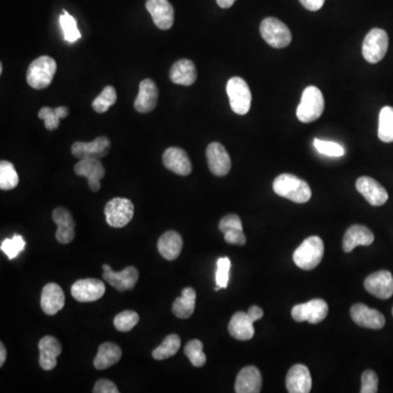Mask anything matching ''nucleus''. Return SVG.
I'll use <instances>...</instances> for the list:
<instances>
[{"mask_svg": "<svg viewBox=\"0 0 393 393\" xmlns=\"http://www.w3.org/2000/svg\"><path fill=\"white\" fill-rule=\"evenodd\" d=\"M273 191L276 195L295 203H306L311 198L309 184L292 174H282L273 181Z\"/></svg>", "mask_w": 393, "mask_h": 393, "instance_id": "obj_1", "label": "nucleus"}, {"mask_svg": "<svg viewBox=\"0 0 393 393\" xmlns=\"http://www.w3.org/2000/svg\"><path fill=\"white\" fill-rule=\"evenodd\" d=\"M325 246L318 236L306 238L301 246L294 251L293 260L298 268L313 270L322 260Z\"/></svg>", "mask_w": 393, "mask_h": 393, "instance_id": "obj_2", "label": "nucleus"}, {"mask_svg": "<svg viewBox=\"0 0 393 393\" xmlns=\"http://www.w3.org/2000/svg\"><path fill=\"white\" fill-rule=\"evenodd\" d=\"M325 110V98L322 92L317 87H307L302 96L301 103L296 110L298 121L309 124L315 121L322 115Z\"/></svg>", "mask_w": 393, "mask_h": 393, "instance_id": "obj_3", "label": "nucleus"}, {"mask_svg": "<svg viewBox=\"0 0 393 393\" xmlns=\"http://www.w3.org/2000/svg\"><path fill=\"white\" fill-rule=\"evenodd\" d=\"M57 64L50 56H40L29 66L27 80L31 88L44 90L53 81Z\"/></svg>", "mask_w": 393, "mask_h": 393, "instance_id": "obj_4", "label": "nucleus"}, {"mask_svg": "<svg viewBox=\"0 0 393 393\" xmlns=\"http://www.w3.org/2000/svg\"><path fill=\"white\" fill-rule=\"evenodd\" d=\"M226 92L230 98V108L237 115L249 113L251 106V92L244 79L234 77L228 80Z\"/></svg>", "mask_w": 393, "mask_h": 393, "instance_id": "obj_5", "label": "nucleus"}, {"mask_svg": "<svg viewBox=\"0 0 393 393\" xmlns=\"http://www.w3.org/2000/svg\"><path fill=\"white\" fill-rule=\"evenodd\" d=\"M260 33L263 40L274 48H284L292 42V33L286 23L276 18H266L261 22Z\"/></svg>", "mask_w": 393, "mask_h": 393, "instance_id": "obj_6", "label": "nucleus"}, {"mask_svg": "<svg viewBox=\"0 0 393 393\" xmlns=\"http://www.w3.org/2000/svg\"><path fill=\"white\" fill-rule=\"evenodd\" d=\"M106 222L112 228H121L127 225L133 218L135 207L131 200L127 198L112 199L106 205L104 210Z\"/></svg>", "mask_w": 393, "mask_h": 393, "instance_id": "obj_7", "label": "nucleus"}, {"mask_svg": "<svg viewBox=\"0 0 393 393\" xmlns=\"http://www.w3.org/2000/svg\"><path fill=\"white\" fill-rule=\"evenodd\" d=\"M389 38L386 31L373 29L363 42V56L369 64L383 61L388 50Z\"/></svg>", "mask_w": 393, "mask_h": 393, "instance_id": "obj_8", "label": "nucleus"}, {"mask_svg": "<svg viewBox=\"0 0 393 393\" xmlns=\"http://www.w3.org/2000/svg\"><path fill=\"white\" fill-rule=\"evenodd\" d=\"M328 313V304L323 299L317 298V299H311L307 303L294 306L292 309V317L298 322L309 321V323L316 325V323L325 320Z\"/></svg>", "mask_w": 393, "mask_h": 393, "instance_id": "obj_9", "label": "nucleus"}, {"mask_svg": "<svg viewBox=\"0 0 393 393\" xmlns=\"http://www.w3.org/2000/svg\"><path fill=\"white\" fill-rule=\"evenodd\" d=\"M105 293V284L98 279H82L71 286V295L80 303H91L100 299Z\"/></svg>", "mask_w": 393, "mask_h": 393, "instance_id": "obj_10", "label": "nucleus"}, {"mask_svg": "<svg viewBox=\"0 0 393 393\" xmlns=\"http://www.w3.org/2000/svg\"><path fill=\"white\" fill-rule=\"evenodd\" d=\"M110 149V141L107 137H98L92 142H81L77 141L71 147V153L79 160L84 158H100L107 156Z\"/></svg>", "mask_w": 393, "mask_h": 393, "instance_id": "obj_11", "label": "nucleus"}, {"mask_svg": "<svg viewBox=\"0 0 393 393\" xmlns=\"http://www.w3.org/2000/svg\"><path fill=\"white\" fill-rule=\"evenodd\" d=\"M139 272L135 267L129 266L121 272H114L108 265L103 266V279L118 292H126L135 288Z\"/></svg>", "mask_w": 393, "mask_h": 393, "instance_id": "obj_12", "label": "nucleus"}, {"mask_svg": "<svg viewBox=\"0 0 393 393\" xmlns=\"http://www.w3.org/2000/svg\"><path fill=\"white\" fill-rule=\"evenodd\" d=\"M206 154L209 168L213 175L222 177L230 173L232 161L223 145L218 142L210 143L207 148Z\"/></svg>", "mask_w": 393, "mask_h": 393, "instance_id": "obj_13", "label": "nucleus"}, {"mask_svg": "<svg viewBox=\"0 0 393 393\" xmlns=\"http://www.w3.org/2000/svg\"><path fill=\"white\" fill-rule=\"evenodd\" d=\"M366 290L379 299H388L393 295V276L386 270L367 276L364 282Z\"/></svg>", "mask_w": 393, "mask_h": 393, "instance_id": "obj_14", "label": "nucleus"}, {"mask_svg": "<svg viewBox=\"0 0 393 393\" xmlns=\"http://www.w3.org/2000/svg\"><path fill=\"white\" fill-rule=\"evenodd\" d=\"M75 173L88 178L89 187L96 193L101 189V179L105 176V168L98 158H84L75 164Z\"/></svg>", "mask_w": 393, "mask_h": 393, "instance_id": "obj_15", "label": "nucleus"}, {"mask_svg": "<svg viewBox=\"0 0 393 393\" xmlns=\"http://www.w3.org/2000/svg\"><path fill=\"white\" fill-rule=\"evenodd\" d=\"M351 317L356 325L363 328L379 330L386 325L385 316L380 311L369 309V306L364 304H355L352 306Z\"/></svg>", "mask_w": 393, "mask_h": 393, "instance_id": "obj_16", "label": "nucleus"}, {"mask_svg": "<svg viewBox=\"0 0 393 393\" xmlns=\"http://www.w3.org/2000/svg\"><path fill=\"white\" fill-rule=\"evenodd\" d=\"M147 10L161 30H170L174 24V8L168 0H147Z\"/></svg>", "mask_w": 393, "mask_h": 393, "instance_id": "obj_17", "label": "nucleus"}, {"mask_svg": "<svg viewBox=\"0 0 393 393\" xmlns=\"http://www.w3.org/2000/svg\"><path fill=\"white\" fill-rule=\"evenodd\" d=\"M356 189L364 195V198L371 203V206H383L388 200V193L386 189L369 176L359 177L356 181Z\"/></svg>", "mask_w": 393, "mask_h": 393, "instance_id": "obj_18", "label": "nucleus"}, {"mask_svg": "<svg viewBox=\"0 0 393 393\" xmlns=\"http://www.w3.org/2000/svg\"><path fill=\"white\" fill-rule=\"evenodd\" d=\"M313 387L309 369L303 364L292 366L286 376V389L290 393H309Z\"/></svg>", "mask_w": 393, "mask_h": 393, "instance_id": "obj_19", "label": "nucleus"}, {"mask_svg": "<svg viewBox=\"0 0 393 393\" xmlns=\"http://www.w3.org/2000/svg\"><path fill=\"white\" fill-rule=\"evenodd\" d=\"M53 221L58 226L56 232V239L58 243H71L75 239V223L71 213L63 207H58L53 211Z\"/></svg>", "mask_w": 393, "mask_h": 393, "instance_id": "obj_20", "label": "nucleus"}, {"mask_svg": "<svg viewBox=\"0 0 393 393\" xmlns=\"http://www.w3.org/2000/svg\"><path fill=\"white\" fill-rule=\"evenodd\" d=\"M158 100V85L151 79H144L139 85L138 96L135 101V108L139 113H150L156 107Z\"/></svg>", "mask_w": 393, "mask_h": 393, "instance_id": "obj_21", "label": "nucleus"}, {"mask_svg": "<svg viewBox=\"0 0 393 393\" xmlns=\"http://www.w3.org/2000/svg\"><path fill=\"white\" fill-rule=\"evenodd\" d=\"M65 294L63 288L56 283H48L44 286L40 296V307L48 316H54L65 306Z\"/></svg>", "mask_w": 393, "mask_h": 393, "instance_id": "obj_22", "label": "nucleus"}, {"mask_svg": "<svg viewBox=\"0 0 393 393\" xmlns=\"http://www.w3.org/2000/svg\"><path fill=\"white\" fill-rule=\"evenodd\" d=\"M163 164L168 170L181 176H188L193 170L191 158L186 151L181 148L166 149L163 154Z\"/></svg>", "mask_w": 393, "mask_h": 393, "instance_id": "obj_23", "label": "nucleus"}, {"mask_svg": "<svg viewBox=\"0 0 393 393\" xmlns=\"http://www.w3.org/2000/svg\"><path fill=\"white\" fill-rule=\"evenodd\" d=\"M40 365L44 371H52L57 365V357L61 354V344L57 339L46 336L38 342Z\"/></svg>", "mask_w": 393, "mask_h": 393, "instance_id": "obj_24", "label": "nucleus"}, {"mask_svg": "<svg viewBox=\"0 0 393 393\" xmlns=\"http://www.w3.org/2000/svg\"><path fill=\"white\" fill-rule=\"evenodd\" d=\"M262 387V377L255 366H247L238 373L235 383V392L259 393Z\"/></svg>", "mask_w": 393, "mask_h": 393, "instance_id": "obj_25", "label": "nucleus"}, {"mask_svg": "<svg viewBox=\"0 0 393 393\" xmlns=\"http://www.w3.org/2000/svg\"><path fill=\"white\" fill-rule=\"evenodd\" d=\"M228 332L236 340H251L255 336V328L249 313L237 311L228 323Z\"/></svg>", "mask_w": 393, "mask_h": 393, "instance_id": "obj_26", "label": "nucleus"}, {"mask_svg": "<svg viewBox=\"0 0 393 393\" xmlns=\"http://www.w3.org/2000/svg\"><path fill=\"white\" fill-rule=\"evenodd\" d=\"M375 236L369 228L353 225L346 230L343 237V251L351 253L357 246H369L373 243Z\"/></svg>", "mask_w": 393, "mask_h": 393, "instance_id": "obj_27", "label": "nucleus"}, {"mask_svg": "<svg viewBox=\"0 0 393 393\" xmlns=\"http://www.w3.org/2000/svg\"><path fill=\"white\" fill-rule=\"evenodd\" d=\"M158 249L166 260H175L183 249V238L175 230H168L158 238Z\"/></svg>", "mask_w": 393, "mask_h": 393, "instance_id": "obj_28", "label": "nucleus"}, {"mask_svg": "<svg viewBox=\"0 0 393 393\" xmlns=\"http://www.w3.org/2000/svg\"><path fill=\"white\" fill-rule=\"evenodd\" d=\"M170 79L175 84L191 85L197 80V69L189 59L176 61L170 71Z\"/></svg>", "mask_w": 393, "mask_h": 393, "instance_id": "obj_29", "label": "nucleus"}, {"mask_svg": "<svg viewBox=\"0 0 393 393\" xmlns=\"http://www.w3.org/2000/svg\"><path fill=\"white\" fill-rule=\"evenodd\" d=\"M121 350L117 344L105 342L98 346V354L94 358V367L98 371L110 369L121 361Z\"/></svg>", "mask_w": 393, "mask_h": 393, "instance_id": "obj_30", "label": "nucleus"}, {"mask_svg": "<svg viewBox=\"0 0 393 393\" xmlns=\"http://www.w3.org/2000/svg\"><path fill=\"white\" fill-rule=\"evenodd\" d=\"M197 294L193 288H186L181 290V297L176 298L172 311L177 318L187 319L193 315L195 309Z\"/></svg>", "mask_w": 393, "mask_h": 393, "instance_id": "obj_31", "label": "nucleus"}, {"mask_svg": "<svg viewBox=\"0 0 393 393\" xmlns=\"http://www.w3.org/2000/svg\"><path fill=\"white\" fill-rule=\"evenodd\" d=\"M181 339L177 334H170L164 339L160 346L152 352V356L156 361H164L166 358L175 355L181 348Z\"/></svg>", "mask_w": 393, "mask_h": 393, "instance_id": "obj_32", "label": "nucleus"}, {"mask_svg": "<svg viewBox=\"0 0 393 393\" xmlns=\"http://www.w3.org/2000/svg\"><path fill=\"white\" fill-rule=\"evenodd\" d=\"M378 137L383 142H393V107L385 106L379 114Z\"/></svg>", "mask_w": 393, "mask_h": 393, "instance_id": "obj_33", "label": "nucleus"}, {"mask_svg": "<svg viewBox=\"0 0 393 393\" xmlns=\"http://www.w3.org/2000/svg\"><path fill=\"white\" fill-rule=\"evenodd\" d=\"M19 184V176L15 166L8 161L0 162V189L11 191Z\"/></svg>", "mask_w": 393, "mask_h": 393, "instance_id": "obj_34", "label": "nucleus"}, {"mask_svg": "<svg viewBox=\"0 0 393 393\" xmlns=\"http://www.w3.org/2000/svg\"><path fill=\"white\" fill-rule=\"evenodd\" d=\"M117 101V93L115 88L112 85H107L102 91L100 96L93 101L92 107L96 113H105L110 110V106H113Z\"/></svg>", "mask_w": 393, "mask_h": 393, "instance_id": "obj_35", "label": "nucleus"}, {"mask_svg": "<svg viewBox=\"0 0 393 393\" xmlns=\"http://www.w3.org/2000/svg\"><path fill=\"white\" fill-rule=\"evenodd\" d=\"M185 355L195 367L206 365L207 356L203 352V344L200 340H191L186 344Z\"/></svg>", "mask_w": 393, "mask_h": 393, "instance_id": "obj_36", "label": "nucleus"}, {"mask_svg": "<svg viewBox=\"0 0 393 393\" xmlns=\"http://www.w3.org/2000/svg\"><path fill=\"white\" fill-rule=\"evenodd\" d=\"M59 22H61V29L64 31L65 40L69 43H75L81 38L80 31L77 27V21L75 20L73 15H69L68 11L64 10L63 15L59 17Z\"/></svg>", "mask_w": 393, "mask_h": 393, "instance_id": "obj_37", "label": "nucleus"}, {"mask_svg": "<svg viewBox=\"0 0 393 393\" xmlns=\"http://www.w3.org/2000/svg\"><path fill=\"white\" fill-rule=\"evenodd\" d=\"M24 238L22 236L19 235V234H15L11 238H7L5 241L1 243L0 249L1 251L8 255V258L13 260V259L17 258L19 253L23 251L25 247Z\"/></svg>", "mask_w": 393, "mask_h": 393, "instance_id": "obj_38", "label": "nucleus"}, {"mask_svg": "<svg viewBox=\"0 0 393 393\" xmlns=\"http://www.w3.org/2000/svg\"><path fill=\"white\" fill-rule=\"evenodd\" d=\"M139 315L133 311H121L114 319V326L118 331L128 332L133 330L139 322Z\"/></svg>", "mask_w": 393, "mask_h": 393, "instance_id": "obj_39", "label": "nucleus"}, {"mask_svg": "<svg viewBox=\"0 0 393 393\" xmlns=\"http://www.w3.org/2000/svg\"><path fill=\"white\" fill-rule=\"evenodd\" d=\"M230 260L228 257L220 258L216 262V286L214 290L228 288V280H230Z\"/></svg>", "mask_w": 393, "mask_h": 393, "instance_id": "obj_40", "label": "nucleus"}, {"mask_svg": "<svg viewBox=\"0 0 393 393\" xmlns=\"http://www.w3.org/2000/svg\"><path fill=\"white\" fill-rule=\"evenodd\" d=\"M313 145H315V148L317 149L319 153L325 154V156L338 158V156H344V153H346L342 145L332 142V141H323L315 139L313 140Z\"/></svg>", "mask_w": 393, "mask_h": 393, "instance_id": "obj_41", "label": "nucleus"}, {"mask_svg": "<svg viewBox=\"0 0 393 393\" xmlns=\"http://www.w3.org/2000/svg\"><path fill=\"white\" fill-rule=\"evenodd\" d=\"M38 118L44 121L47 131H54V129H57L59 127L61 118L58 117L57 113H56V110L54 108L48 107V106L40 108V112H38Z\"/></svg>", "mask_w": 393, "mask_h": 393, "instance_id": "obj_42", "label": "nucleus"}, {"mask_svg": "<svg viewBox=\"0 0 393 393\" xmlns=\"http://www.w3.org/2000/svg\"><path fill=\"white\" fill-rule=\"evenodd\" d=\"M379 379L375 371H366L362 375V393H376L378 391Z\"/></svg>", "mask_w": 393, "mask_h": 393, "instance_id": "obj_43", "label": "nucleus"}, {"mask_svg": "<svg viewBox=\"0 0 393 393\" xmlns=\"http://www.w3.org/2000/svg\"><path fill=\"white\" fill-rule=\"evenodd\" d=\"M218 230L223 234H225L228 230H243V224H242L241 218H239L237 214H228V216H224V218L220 221Z\"/></svg>", "mask_w": 393, "mask_h": 393, "instance_id": "obj_44", "label": "nucleus"}, {"mask_svg": "<svg viewBox=\"0 0 393 393\" xmlns=\"http://www.w3.org/2000/svg\"><path fill=\"white\" fill-rule=\"evenodd\" d=\"M224 239L232 245L244 246L246 244L245 234L241 230H228L224 234Z\"/></svg>", "mask_w": 393, "mask_h": 393, "instance_id": "obj_45", "label": "nucleus"}, {"mask_svg": "<svg viewBox=\"0 0 393 393\" xmlns=\"http://www.w3.org/2000/svg\"><path fill=\"white\" fill-rule=\"evenodd\" d=\"M93 392L94 393H118L117 387H116L115 383H112L107 379H100L98 383H96L94 389H93Z\"/></svg>", "mask_w": 393, "mask_h": 393, "instance_id": "obj_46", "label": "nucleus"}, {"mask_svg": "<svg viewBox=\"0 0 393 393\" xmlns=\"http://www.w3.org/2000/svg\"><path fill=\"white\" fill-rule=\"evenodd\" d=\"M326 0H299V3L309 11H318L325 5Z\"/></svg>", "mask_w": 393, "mask_h": 393, "instance_id": "obj_47", "label": "nucleus"}, {"mask_svg": "<svg viewBox=\"0 0 393 393\" xmlns=\"http://www.w3.org/2000/svg\"><path fill=\"white\" fill-rule=\"evenodd\" d=\"M247 313H249V317H251L253 322L263 317V311L260 307H258V306H251V309L247 311Z\"/></svg>", "mask_w": 393, "mask_h": 393, "instance_id": "obj_48", "label": "nucleus"}, {"mask_svg": "<svg viewBox=\"0 0 393 393\" xmlns=\"http://www.w3.org/2000/svg\"><path fill=\"white\" fill-rule=\"evenodd\" d=\"M55 110L58 117L61 118V119L69 115V110H68V107H66V106H59V107L55 108Z\"/></svg>", "mask_w": 393, "mask_h": 393, "instance_id": "obj_49", "label": "nucleus"}, {"mask_svg": "<svg viewBox=\"0 0 393 393\" xmlns=\"http://www.w3.org/2000/svg\"><path fill=\"white\" fill-rule=\"evenodd\" d=\"M235 1L236 0H216V3H218L221 8L228 9V8L232 7V6L235 3Z\"/></svg>", "mask_w": 393, "mask_h": 393, "instance_id": "obj_50", "label": "nucleus"}, {"mask_svg": "<svg viewBox=\"0 0 393 393\" xmlns=\"http://www.w3.org/2000/svg\"><path fill=\"white\" fill-rule=\"evenodd\" d=\"M6 358H7V351H6L5 346H3V342L0 343V366L3 367V364H5Z\"/></svg>", "mask_w": 393, "mask_h": 393, "instance_id": "obj_51", "label": "nucleus"}, {"mask_svg": "<svg viewBox=\"0 0 393 393\" xmlns=\"http://www.w3.org/2000/svg\"><path fill=\"white\" fill-rule=\"evenodd\" d=\"M0 73H3V65H0Z\"/></svg>", "mask_w": 393, "mask_h": 393, "instance_id": "obj_52", "label": "nucleus"}, {"mask_svg": "<svg viewBox=\"0 0 393 393\" xmlns=\"http://www.w3.org/2000/svg\"><path fill=\"white\" fill-rule=\"evenodd\" d=\"M392 315H393V309H392Z\"/></svg>", "mask_w": 393, "mask_h": 393, "instance_id": "obj_53", "label": "nucleus"}]
</instances>
